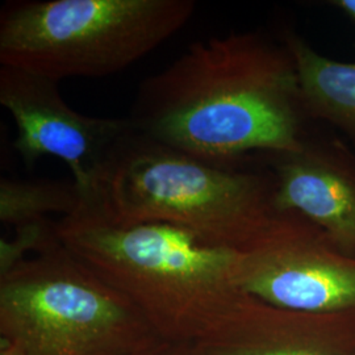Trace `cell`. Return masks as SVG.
<instances>
[{
	"instance_id": "5b68a950",
	"label": "cell",
	"mask_w": 355,
	"mask_h": 355,
	"mask_svg": "<svg viewBox=\"0 0 355 355\" xmlns=\"http://www.w3.org/2000/svg\"><path fill=\"white\" fill-rule=\"evenodd\" d=\"M0 338L24 355H136L162 341L62 242L0 275Z\"/></svg>"
},
{
	"instance_id": "6da1fadb",
	"label": "cell",
	"mask_w": 355,
	"mask_h": 355,
	"mask_svg": "<svg viewBox=\"0 0 355 355\" xmlns=\"http://www.w3.org/2000/svg\"><path fill=\"white\" fill-rule=\"evenodd\" d=\"M128 119L152 140L230 167L249 153L302 150L309 117L287 45L245 32L193 42L141 83Z\"/></svg>"
},
{
	"instance_id": "8fae6325",
	"label": "cell",
	"mask_w": 355,
	"mask_h": 355,
	"mask_svg": "<svg viewBox=\"0 0 355 355\" xmlns=\"http://www.w3.org/2000/svg\"><path fill=\"white\" fill-rule=\"evenodd\" d=\"M87 208L76 182L0 179V221L15 228L48 218L78 215Z\"/></svg>"
},
{
	"instance_id": "52a82bcc",
	"label": "cell",
	"mask_w": 355,
	"mask_h": 355,
	"mask_svg": "<svg viewBox=\"0 0 355 355\" xmlns=\"http://www.w3.org/2000/svg\"><path fill=\"white\" fill-rule=\"evenodd\" d=\"M0 104L12 116L13 146L24 164L33 166L44 157L61 159L89 207L107 159L133 128L129 119L79 114L57 82L11 66L0 67Z\"/></svg>"
},
{
	"instance_id": "4fadbf2b",
	"label": "cell",
	"mask_w": 355,
	"mask_h": 355,
	"mask_svg": "<svg viewBox=\"0 0 355 355\" xmlns=\"http://www.w3.org/2000/svg\"><path fill=\"white\" fill-rule=\"evenodd\" d=\"M136 355H193L192 345L161 341Z\"/></svg>"
},
{
	"instance_id": "7a4b0ae2",
	"label": "cell",
	"mask_w": 355,
	"mask_h": 355,
	"mask_svg": "<svg viewBox=\"0 0 355 355\" xmlns=\"http://www.w3.org/2000/svg\"><path fill=\"white\" fill-rule=\"evenodd\" d=\"M57 234L140 311L162 341L203 340L246 295L236 282L239 252L204 243L182 229L117 225L82 212L61 217Z\"/></svg>"
},
{
	"instance_id": "30bf717a",
	"label": "cell",
	"mask_w": 355,
	"mask_h": 355,
	"mask_svg": "<svg viewBox=\"0 0 355 355\" xmlns=\"http://www.w3.org/2000/svg\"><path fill=\"white\" fill-rule=\"evenodd\" d=\"M284 44L296 64L305 114L340 129L355 142V62H338L288 33Z\"/></svg>"
},
{
	"instance_id": "ba28073f",
	"label": "cell",
	"mask_w": 355,
	"mask_h": 355,
	"mask_svg": "<svg viewBox=\"0 0 355 355\" xmlns=\"http://www.w3.org/2000/svg\"><path fill=\"white\" fill-rule=\"evenodd\" d=\"M275 208L303 216L355 258V157L341 142L308 139L302 150L266 155Z\"/></svg>"
},
{
	"instance_id": "7c38bea8",
	"label": "cell",
	"mask_w": 355,
	"mask_h": 355,
	"mask_svg": "<svg viewBox=\"0 0 355 355\" xmlns=\"http://www.w3.org/2000/svg\"><path fill=\"white\" fill-rule=\"evenodd\" d=\"M57 223L49 218L15 228L12 240H0V275L26 261L60 243Z\"/></svg>"
},
{
	"instance_id": "9a60e30c",
	"label": "cell",
	"mask_w": 355,
	"mask_h": 355,
	"mask_svg": "<svg viewBox=\"0 0 355 355\" xmlns=\"http://www.w3.org/2000/svg\"><path fill=\"white\" fill-rule=\"evenodd\" d=\"M0 355H24L20 349H17L13 343L6 338H0Z\"/></svg>"
},
{
	"instance_id": "8992f818",
	"label": "cell",
	"mask_w": 355,
	"mask_h": 355,
	"mask_svg": "<svg viewBox=\"0 0 355 355\" xmlns=\"http://www.w3.org/2000/svg\"><path fill=\"white\" fill-rule=\"evenodd\" d=\"M236 282L268 304L355 318V258L303 216L277 212L237 254Z\"/></svg>"
},
{
	"instance_id": "277c9868",
	"label": "cell",
	"mask_w": 355,
	"mask_h": 355,
	"mask_svg": "<svg viewBox=\"0 0 355 355\" xmlns=\"http://www.w3.org/2000/svg\"><path fill=\"white\" fill-rule=\"evenodd\" d=\"M193 0L8 1L0 64L60 82L121 73L189 23Z\"/></svg>"
},
{
	"instance_id": "5bb4252c",
	"label": "cell",
	"mask_w": 355,
	"mask_h": 355,
	"mask_svg": "<svg viewBox=\"0 0 355 355\" xmlns=\"http://www.w3.org/2000/svg\"><path fill=\"white\" fill-rule=\"evenodd\" d=\"M330 4L345 13L349 19H352L355 23V0H333Z\"/></svg>"
},
{
	"instance_id": "9c48e42d",
	"label": "cell",
	"mask_w": 355,
	"mask_h": 355,
	"mask_svg": "<svg viewBox=\"0 0 355 355\" xmlns=\"http://www.w3.org/2000/svg\"><path fill=\"white\" fill-rule=\"evenodd\" d=\"M193 355H355V318L280 308L246 293Z\"/></svg>"
},
{
	"instance_id": "3957f363",
	"label": "cell",
	"mask_w": 355,
	"mask_h": 355,
	"mask_svg": "<svg viewBox=\"0 0 355 355\" xmlns=\"http://www.w3.org/2000/svg\"><path fill=\"white\" fill-rule=\"evenodd\" d=\"M274 195L271 171L208 164L132 128L107 159L83 212L117 225L165 224L241 252L278 212Z\"/></svg>"
}]
</instances>
